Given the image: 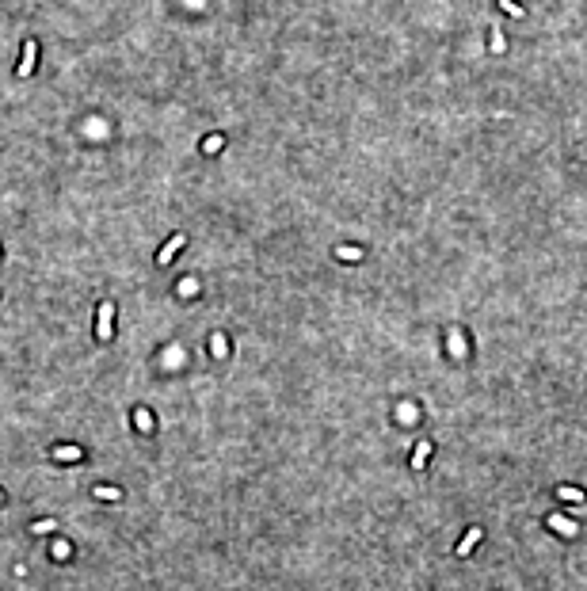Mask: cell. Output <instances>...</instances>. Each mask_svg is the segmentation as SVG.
<instances>
[{
  "instance_id": "cell-1",
  "label": "cell",
  "mask_w": 587,
  "mask_h": 591,
  "mask_svg": "<svg viewBox=\"0 0 587 591\" xmlns=\"http://www.w3.org/2000/svg\"><path fill=\"white\" fill-rule=\"evenodd\" d=\"M111 313H115V305L103 302L100 305V340H111Z\"/></svg>"
},
{
  "instance_id": "cell-2",
  "label": "cell",
  "mask_w": 587,
  "mask_h": 591,
  "mask_svg": "<svg viewBox=\"0 0 587 591\" xmlns=\"http://www.w3.org/2000/svg\"><path fill=\"white\" fill-rule=\"evenodd\" d=\"M35 58H38V46L27 42V50H23V61H19V76H27V72L35 69Z\"/></svg>"
},
{
  "instance_id": "cell-3",
  "label": "cell",
  "mask_w": 587,
  "mask_h": 591,
  "mask_svg": "<svg viewBox=\"0 0 587 591\" xmlns=\"http://www.w3.org/2000/svg\"><path fill=\"white\" fill-rule=\"evenodd\" d=\"M179 248H183V237H172V244L164 248V252H160V263H168L175 256V252H179Z\"/></svg>"
},
{
  "instance_id": "cell-4",
  "label": "cell",
  "mask_w": 587,
  "mask_h": 591,
  "mask_svg": "<svg viewBox=\"0 0 587 591\" xmlns=\"http://www.w3.org/2000/svg\"><path fill=\"white\" fill-rule=\"evenodd\" d=\"M477 538H481V530H469V538H465V542H461V546H458V553H469V549H473V542H477Z\"/></svg>"
},
{
  "instance_id": "cell-5",
  "label": "cell",
  "mask_w": 587,
  "mask_h": 591,
  "mask_svg": "<svg viewBox=\"0 0 587 591\" xmlns=\"http://www.w3.org/2000/svg\"><path fill=\"white\" fill-rule=\"evenodd\" d=\"M54 454H58V458H80V450H76V447H65V450L58 447V450H54Z\"/></svg>"
},
{
  "instance_id": "cell-6",
  "label": "cell",
  "mask_w": 587,
  "mask_h": 591,
  "mask_svg": "<svg viewBox=\"0 0 587 591\" xmlns=\"http://www.w3.org/2000/svg\"><path fill=\"white\" fill-rule=\"evenodd\" d=\"M96 492H100L103 500H118V496H122V492H118V488H96Z\"/></svg>"
},
{
  "instance_id": "cell-7",
  "label": "cell",
  "mask_w": 587,
  "mask_h": 591,
  "mask_svg": "<svg viewBox=\"0 0 587 591\" xmlns=\"http://www.w3.org/2000/svg\"><path fill=\"white\" fill-rule=\"evenodd\" d=\"M221 149V138H206V153H217Z\"/></svg>"
},
{
  "instance_id": "cell-8",
  "label": "cell",
  "mask_w": 587,
  "mask_h": 591,
  "mask_svg": "<svg viewBox=\"0 0 587 591\" xmlns=\"http://www.w3.org/2000/svg\"><path fill=\"white\" fill-rule=\"evenodd\" d=\"M138 427H141V431H149V427H153V423H149V412H138Z\"/></svg>"
}]
</instances>
